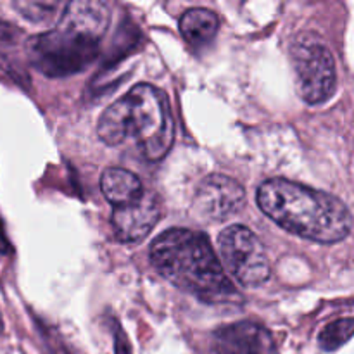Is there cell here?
Instances as JSON below:
<instances>
[{
	"mask_svg": "<svg viewBox=\"0 0 354 354\" xmlns=\"http://www.w3.org/2000/svg\"><path fill=\"white\" fill-rule=\"evenodd\" d=\"M245 190L237 180L225 175H211L197 189L194 209L207 221H221L244 207Z\"/></svg>",
	"mask_w": 354,
	"mask_h": 354,
	"instance_id": "7",
	"label": "cell"
},
{
	"mask_svg": "<svg viewBox=\"0 0 354 354\" xmlns=\"http://www.w3.org/2000/svg\"><path fill=\"white\" fill-rule=\"evenodd\" d=\"M111 23L109 7L97 0L66 3L57 24L28 41L31 66L48 78L82 73L95 61Z\"/></svg>",
	"mask_w": 354,
	"mask_h": 354,
	"instance_id": "1",
	"label": "cell"
},
{
	"mask_svg": "<svg viewBox=\"0 0 354 354\" xmlns=\"http://www.w3.org/2000/svg\"><path fill=\"white\" fill-rule=\"evenodd\" d=\"M17 37V30H14V26L3 23L0 19V41H14Z\"/></svg>",
	"mask_w": 354,
	"mask_h": 354,
	"instance_id": "14",
	"label": "cell"
},
{
	"mask_svg": "<svg viewBox=\"0 0 354 354\" xmlns=\"http://www.w3.org/2000/svg\"><path fill=\"white\" fill-rule=\"evenodd\" d=\"M256 201L283 230L318 244H334L351 232V213L341 199L290 180H266Z\"/></svg>",
	"mask_w": 354,
	"mask_h": 354,
	"instance_id": "3",
	"label": "cell"
},
{
	"mask_svg": "<svg viewBox=\"0 0 354 354\" xmlns=\"http://www.w3.org/2000/svg\"><path fill=\"white\" fill-rule=\"evenodd\" d=\"M100 190L114 207L138 199L144 192L140 178L124 168H107L100 176Z\"/></svg>",
	"mask_w": 354,
	"mask_h": 354,
	"instance_id": "10",
	"label": "cell"
},
{
	"mask_svg": "<svg viewBox=\"0 0 354 354\" xmlns=\"http://www.w3.org/2000/svg\"><path fill=\"white\" fill-rule=\"evenodd\" d=\"M220 30V19L209 9L196 7L183 12L180 19V31L189 45L196 48H204L216 38Z\"/></svg>",
	"mask_w": 354,
	"mask_h": 354,
	"instance_id": "11",
	"label": "cell"
},
{
	"mask_svg": "<svg viewBox=\"0 0 354 354\" xmlns=\"http://www.w3.org/2000/svg\"><path fill=\"white\" fill-rule=\"evenodd\" d=\"M97 133L107 145L133 140L149 161H161L175 140V120L165 93L138 83L100 114Z\"/></svg>",
	"mask_w": 354,
	"mask_h": 354,
	"instance_id": "4",
	"label": "cell"
},
{
	"mask_svg": "<svg viewBox=\"0 0 354 354\" xmlns=\"http://www.w3.org/2000/svg\"><path fill=\"white\" fill-rule=\"evenodd\" d=\"M353 318H341V320L332 322L322 330L320 337H318V344L324 351H335L353 337Z\"/></svg>",
	"mask_w": 354,
	"mask_h": 354,
	"instance_id": "12",
	"label": "cell"
},
{
	"mask_svg": "<svg viewBox=\"0 0 354 354\" xmlns=\"http://www.w3.org/2000/svg\"><path fill=\"white\" fill-rule=\"evenodd\" d=\"M21 16L30 19L31 23H44L48 17L54 16L55 9L61 7L59 2H16L14 3Z\"/></svg>",
	"mask_w": 354,
	"mask_h": 354,
	"instance_id": "13",
	"label": "cell"
},
{
	"mask_svg": "<svg viewBox=\"0 0 354 354\" xmlns=\"http://www.w3.org/2000/svg\"><path fill=\"white\" fill-rule=\"evenodd\" d=\"M151 261L173 286L204 303L235 304L242 301L204 234L187 228L162 232L151 244Z\"/></svg>",
	"mask_w": 354,
	"mask_h": 354,
	"instance_id": "2",
	"label": "cell"
},
{
	"mask_svg": "<svg viewBox=\"0 0 354 354\" xmlns=\"http://www.w3.org/2000/svg\"><path fill=\"white\" fill-rule=\"evenodd\" d=\"M161 216V204L154 192L144 190L138 199L114 207L113 211V228L118 241L133 244L140 242L152 232Z\"/></svg>",
	"mask_w": 354,
	"mask_h": 354,
	"instance_id": "9",
	"label": "cell"
},
{
	"mask_svg": "<svg viewBox=\"0 0 354 354\" xmlns=\"http://www.w3.org/2000/svg\"><path fill=\"white\" fill-rule=\"evenodd\" d=\"M209 354H279L272 332L256 322H237L214 330Z\"/></svg>",
	"mask_w": 354,
	"mask_h": 354,
	"instance_id": "8",
	"label": "cell"
},
{
	"mask_svg": "<svg viewBox=\"0 0 354 354\" xmlns=\"http://www.w3.org/2000/svg\"><path fill=\"white\" fill-rule=\"evenodd\" d=\"M3 332V320H2V315H0V334Z\"/></svg>",
	"mask_w": 354,
	"mask_h": 354,
	"instance_id": "15",
	"label": "cell"
},
{
	"mask_svg": "<svg viewBox=\"0 0 354 354\" xmlns=\"http://www.w3.org/2000/svg\"><path fill=\"white\" fill-rule=\"evenodd\" d=\"M297 93L310 106L330 99L337 88V71L332 52L318 35L301 33L290 47Z\"/></svg>",
	"mask_w": 354,
	"mask_h": 354,
	"instance_id": "5",
	"label": "cell"
},
{
	"mask_svg": "<svg viewBox=\"0 0 354 354\" xmlns=\"http://www.w3.org/2000/svg\"><path fill=\"white\" fill-rule=\"evenodd\" d=\"M221 259L230 275L244 287H258L270 279V259L254 232L230 225L218 237Z\"/></svg>",
	"mask_w": 354,
	"mask_h": 354,
	"instance_id": "6",
	"label": "cell"
}]
</instances>
